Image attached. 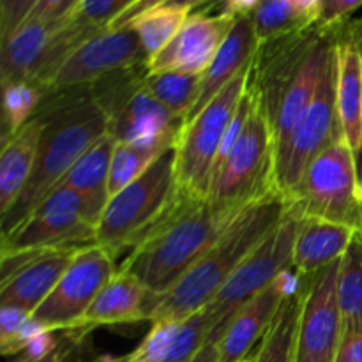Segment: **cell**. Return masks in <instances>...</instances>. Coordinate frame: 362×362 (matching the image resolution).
<instances>
[{
    "mask_svg": "<svg viewBox=\"0 0 362 362\" xmlns=\"http://www.w3.org/2000/svg\"><path fill=\"white\" fill-rule=\"evenodd\" d=\"M46 98L37 110L42 117L37 158L21 194L0 218L2 235L20 225L62 182L74 163L108 133V120L90 87L73 88V98Z\"/></svg>",
    "mask_w": 362,
    "mask_h": 362,
    "instance_id": "1",
    "label": "cell"
},
{
    "mask_svg": "<svg viewBox=\"0 0 362 362\" xmlns=\"http://www.w3.org/2000/svg\"><path fill=\"white\" fill-rule=\"evenodd\" d=\"M239 214L218 212L207 200L180 191L170 214L133 247L120 271L134 276L156 297L165 296Z\"/></svg>",
    "mask_w": 362,
    "mask_h": 362,
    "instance_id": "2",
    "label": "cell"
},
{
    "mask_svg": "<svg viewBox=\"0 0 362 362\" xmlns=\"http://www.w3.org/2000/svg\"><path fill=\"white\" fill-rule=\"evenodd\" d=\"M286 214V202L271 194L240 212L207 253L177 281L170 292L156 297L151 322L184 320L211 304L233 272Z\"/></svg>",
    "mask_w": 362,
    "mask_h": 362,
    "instance_id": "3",
    "label": "cell"
},
{
    "mask_svg": "<svg viewBox=\"0 0 362 362\" xmlns=\"http://www.w3.org/2000/svg\"><path fill=\"white\" fill-rule=\"evenodd\" d=\"M179 198L175 147H172L144 175L110 197L95 228L94 244L105 247L113 258L138 246L170 214Z\"/></svg>",
    "mask_w": 362,
    "mask_h": 362,
    "instance_id": "4",
    "label": "cell"
},
{
    "mask_svg": "<svg viewBox=\"0 0 362 362\" xmlns=\"http://www.w3.org/2000/svg\"><path fill=\"white\" fill-rule=\"evenodd\" d=\"M147 64L119 71L88 85L108 120L115 141L168 151L175 147L184 120L177 119L145 88Z\"/></svg>",
    "mask_w": 362,
    "mask_h": 362,
    "instance_id": "5",
    "label": "cell"
},
{
    "mask_svg": "<svg viewBox=\"0 0 362 362\" xmlns=\"http://www.w3.org/2000/svg\"><path fill=\"white\" fill-rule=\"evenodd\" d=\"M274 170V136L264 110L255 98L243 134L216 170L207 202L218 212L239 214L250 205L278 194Z\"/></svg>",
    "mask_w": 362,
    "mask_h": 362,
    "instance_id": "6",
    "label": "cell"
},
{
    "mask_svg": "<svg viewBox=\"0 0 362 362\" xmlns=\"http://www.w3.org/2000/svg\"><path fill=\"white\" fill-rule=\"evenodd\" d=\"M285 202L300 218L325 219L362 233L357 158L345 138L332 141L311 161Z\"/></svg>",
    "mask_w": 362,
    "mask_h": 362,
    "instance_id": "7",
    "label": "cell"
},
{
    "mask_svg": "<svg viewBox=\"0 0 362 362\" xmlns=\"http://www.w3.org/2000/svg\"><path fill=\"white\" fill-rule=\"evenodd\" d=\"M251 64L182 127L175 144V170L180 191L187 197L207 200L223 140L247 92Z\"/></svg>",
    "mask_w": 362,
    "mask_h": 362,
    "instance_id": "8",
    "label": "cell"
},
{
    "mask_svg": "<svg viewBox=\"0 0 362 362\" xmlns=\"http://www.w3.org/2000/svg\"><path fill=\"white\" fill-rule=\"evenodd\" d=\"M299 226L300 216L286 205V214L279 225L262 240L253 253L247 255L218 296L205 306L216 324L209 339L219 341L237 311L293 267V247Z\"/></svg>",
    "mask_w": 362,
    "mask_h": 362,
    "instance_id": "9",
    "label": "cell"
},
{
    "mask_svg": "<svg viewBox=\"0 0 362 362\" xmlns=\"http://www.w3.org/2000/svg\"><path fill=\"white\" fill-rule=\"evenodd\" d=\"M339 35V34H338ZM336 85H338V46L325 64L315 98L281 154L276 158V191L286 198L299 184L315 158L325 147L343 138L336 108Z\"/></svg>",
    "mask_w": 362,
    "mask_h": 362,
    "instance_id": "10",
    "label": "cell"
},
{
    "mask_svg": "<svg viewBox=\"0 0 362 362\" xmlns=\"http://www.w3.org/2000/svg\"><path fill=\"white\" fill-rule=\"evenodd\" d=\"M113 260L98 244L81 246L55 288L32 313V324L52 332L76 329L103 286L117 274Z\"/></svg>",
    "mask_w": 362,
    "mask_h": 362,
    "instance_id": "11",
    "label": "cell"
},
{
    "mask_svg": "<svg viewBox=\"0 0 362 362\" xmlns=\"http://www.w3.org/2000/svg\"><path fill=\"white\" fill-rule=\"evenodd\" d=\"M94 240L95 226L85 216L80 197L59 184L20 225L4 233L0 253L81 247Z\"/></svg>",
    "mask_w": 362,
    "mask_h": 362,
    "instance_id": "12",
    "label": "cell"
},
{
    "mask_svg": "<svg viewBox=\"0 0 362 362\" xmlns=\"http://www.w3.org/2000/svg\"><path fill=\"white\" fill-rule=\"evenodd\" d=\"M339 269L341 260H336L315 274L299 276L304 283V299L296 362H336L345 329L339 306Z\"/></svg>",
    "mask_w": 362,
    "mask_h": 362,
    "instance_id": "13",
    "label": "cell"
},
{
    "mask_svg": "<svg viewBox=\"0 0 362 362\" xmlns=\"http://www.w3.org/2000/svg\"><path fill=\"white\" fill-rule=\"evenodd\" d=\"M147 60L133 28H105L67 57L49 83L46 95L88 87L110 74L147 64Z\"/></svg>",
    "mask_w": 362,
    "mask_h": 362,
    "instance_id": "14",
    "label": "cell"
},
{
    "mask_svg": "<svg viewBox=\"0 0 362 362\" xmlns=\"http://www.w3.org/2000/svg\"><path fill=\"white\" fill-rule=\"evenodd\" d=\"M80 247L0 253V306L23 308L34 313L69 267Z\"/></svg>",
    "mask_w": 362,
    "mask_h": 362,
    "instance_id": "15",
    "label": "cell"
},
{
    "mask_svg": "<svg viewBox=\"0 0 362 362\" xmlns=\"http://www.w3.org/2000/svg\"><path fill=\"white\" fill-rule=\"evenodd\" d=\"M235 18L226 13H191L175 37L147 60L148 73L204 74Z\"/></svg>",
    "mask_w": 362,
    "mask_h": 362,
    "instance_id": "16",
    "label": "cell"
},
{
    "mask_svg": "<svg viewBox=\"0 0 362 362\" xmlns=\"http://www.w3.org/2000/svg\"><path fill=\"white\" fill-rule=\"evenodd\" d=\"M296 285L297 281H292L288 272H285L237 311L218 341L219 362H243L251 356L253 346L262 341L279 306Z\"/></svg>",
    "mask_w": 362,
    "mask_h": 362,
    "instance_id": "17",
    "label": "cell"
},
{
    "mask_svg": "<svg viewBox=\"0 0 362 362\" xmlns=\"http://www.w3.org/2000/svg\"><path fill=\"white\" fill-rule=\"evenodd\" d=\"M154 303V293L148 292L129 272L119 269L103 286L76 329L90 334V331L98 327L136 324L141 320L151 322Z\"/></svg>",
    "mask_w": 362,
    "mask_h": 362,
    "instance_id": "18",
    "label": "cell"
},
{
    "mask_svg": "<svg viewBox=\"0 0 362 362\" xmlns=\"http://www.w3.org/2000/svg\"><path fill=\"white\" fill-rule=\"evenodd\" d=\"M257 49L258 39L255 34L251 16H237L232 25V30L223 41L214 60L207 67V71L202 74L200 94L194 103V108L184 120V126L191 122L240 71L246 69L253 62Z\"/></svg>",
    "mask_w": 362,
    "mask_h": 362,
    "instance_id": "19",
    "label": "cell"
},
{
    "mask_svg": "<svg viewBox=\"0 0 362 362\" xmlns=\"http://www.w3.org/2000/svg\"><path fill=\"white\" fill-rule=\"evenodd\" d=\"M336 108L343 138L359 159L362 154V69L350 21L339 25Z\"/></svg>",
    "mask_w": 362,
    "mask_h": 362,
    "instance_id": "20",
    "label": "cell"
},
{
    "mask_svg": "<svg viewBox=\"0 0 362 362\" xmlns=\"http://www.w3.org/2000/svg\"><path fill=\"white\" fill-rule=\"evenodd\" d=\"M115 147L112 134L106 133L78 159L62 179V186L71 187L80 197L88 221L98 228L103 211L110 200V165Z\"/></svg>",
    "mask_w": 362,
    "mask_h": 362,
    "instance_id": "21",
    "label": "cell"
},
{
    "mask_svg": "<svg viewBox=\"0 0 362 362\" xmlns=\"http://www.w3.org/2000/svg\"><path fill=\"white\" fill-rule=\"evenodd\" d=\"M356 230L318 218H300L293 247V269L299 276H311L345 257Z\"/></svg>",
    "mask_w": 362,
    "mask_h": 362,
    "instance_id": "22",
    "label": "cell"
},
{
    "mask_svg": "<svg viewBox=\"0 0 362 362\" xmlns=\"http://www.w3.org/2000/svg\"><path fill=\"white\" fill-rule=\"evenodd\" d=\"M42 131V117L35 113L25 126L2 140L0 152V218L13 207L23 191L35 158Z\"/></svg>",
    "mask_w": 362,
    "mask_h": 362,
    "instance_id": "23",
    "label": "cell"
},
{
    "mask_svg": "<svg viewBox=\"0 0 362 362\" xmlns=\"http://www.w3.org/2000/svg\"><path fill=\"white\" fill-rule=\"evenodd\" d=\"M62 25L27 20L0 48V83H32L41 67L49 41Z\"/></svg>",
    "mask_w": 362,
    "mask_h": 362,
    "instance_id": "24",
    "label": "cell"
},
{
    "mask_svg": "<svg viewBox=\"0 0 362 362\" xmlns=\"http://www.w3.org/2000/svg\"><path fill=\"white\" fill-rule=\"evenodd\" d=\"M304 299V283L299 278L297 285L279 306L278 315L269 331L258 343L253 362H296L297 329Z\"/></svg>",
    "mask_w": 362,
    "mask_h": 362,
    "instance_id": "25",
    "label": "cell"
},
{
    "mask_svg": "<svg viewBox=\"0 0 362 362\" xmlns=\"http://www.w3.org/2000/svg\"><path fill=\"white\" fill-rule=\"evenodd\" d=\"M202 74L148 73L144 85L152 98L161 103L177 119L186 120L200 94Z\"/></svg>",
    "mask_w": 362,
    "mask_h": 362,
    "instance_id": "26",
    "label": "cell"
},
{
    "mask_svg": "<svg viewBox=\"0 0 362 362\" xmlns=\"http://www.w3.org/2000/svg\"><path fill=\"white\" fill-rule=\"evenodd\" d=\"M193 11L177 6H159L134 18L127 27L136 32L147 59L161 52L177 35Z\"/></svg>",
    "mask_w": 362,
    "mask_h": 362,
    "instance_id": "27",
    "label": "cell"
},
{
    "mask_svg": "<svg viewBox=\"0 0 362 362\" xmlns=\"http://www.w3.org/2000/svg\"><path fill=\"white\" fill-rule=\"evenodd\" d=\"M251 21H253L258 45L317 23L308 18L293 4V0H262L260 6L251 14Z\"/></svg>",
    "mask_w": 362,
    "mask_h": 362,
    "instance_id": "28",
    "label": "cell"
},
{
    "mask_svg": "<svg viewBox=\"0 0 362 362\" xmlns=\"http://www.w3.org/2000/svg\"><path fill=\"white\" fill-rule=\"evenodd\" d=\"M338 290L345 325L362 324V233H356L341 258Z\"/></svg>",
    "mask_w": 362,
    "mask_h": 362,
    "instance_id": "29",
    "label": "cell"
},
{
    "mask_svg": "<svg viewBox=\"0 0 362 362\" xmlns=\"http://www.w3.org/2000/svg\"><path fill=\"white\" fill-rule=\"evenodd\" d=\"M163 152L166 151L115 141L112 165H110V197H113L120 189H124L127 184H131L138 177L144 175Z\"/></svg>",
    "mask_w": 362,
    "mask_h": 362,
    "instance_id": "30",
    "label": "cell"
},
{
    "mask_svg": "<svg viewBox=\"0 0 362 362\" xmlns=\"http://www.w3.org/2000/svg\"><path fill=\"white\" fill-rule=\"evenodd\" d=\"M4 92V122H6V133L4 138L9 136L16 129L28 122L37 113L45 101V92L35 85L13 83L2 87Z\"/></svg>",
    "mask_w": 362,
    "mask_h": 362,
    "instance_id": "31",
    "label": "cell"
},
{
    "mask_svg": "<svg viewBox=\"0 0 362 362\" xmlns=\"http://www.w3.org/2000/svg\"><path fill=\"white\" fill-rule=\"evenodd\" d=\"M39 331L32 324V315L23 308L0 306V352L4 356L20 354Z\"/></svg>",
    "mask_w": 362,
    "mask_h": 362,
    "instance_id": "32",
    "label": "cell"
},
{
    "mask_svg": "<svg viewBox=\"0 0 362 362\" xmlns=\"http://www.w3.org/2000/svg\"><path fill=\"white\" fill-rule=\"evenodd\" d=\"M134 2L136 0H80L73 20L94 30H105Z\"/></svg>",
    "mask_w": 362,
    "mask_h": 362,
    "instance_id": "33",
    "label": "cell"
},
{
    "mask_svg": "<svg viewBox=\"0 0 362 362\" xmlns=\"http://www.w3.org/2000/svg\"><path fill=\"white\" fill-rule=\"evenodd\" d=\"M88 332L81 329H71V331H60L59 345L35 361L28 362H87L83 359L88 350Z\"/></svg>",
    "mask_w": 362,
    "mask_h": 362,
    "instance_id": "34",
    "label": "cell"
},
{
    "mask_svg": "<svg viewBox=\"0 0 362 362\" xmlns=\"http://www.w3.org/2000/svg\"><path fill=\"white\" fill-rule=\"evenodd\" d=\"M78 6H80V0H37L27 20L64 25L74 16Z\"/></svg>",
    "mask_w": 362,
    "mask_h": 362,
    "instance_id": "35",
    "label": "cell"
},
{
    "mask_svg": "<svg viewBox=\"0 0 362 362\" xmlns=\"http://www.w3.org/2000/svg\"><path fill=\"white\" fill-rule=\"evenodd\" d=\"M35 2L37 0H0V42L25 23Z\"/></svg>",
    "mask_w": 362,
    "mask_h": 362,
    "instance_id": "36",
    "label": "cell"
},
{
    "mask_svg": "<svg viewBox=\"0 0 362 362\" xmlns=\"http://www.w3.org/2000/svg\"><path fill=\"white\" fill-rule=\"evenodd\" d=\"M362 6V0H324L318 23L325 27H336L349 21L350 14Z\"/></svg>",
    "mask_w": 362,
    "mask_h": 362,
    "instance_id": "37",
    "label": "cell"
},
{
    "mask_svg": "<svg viewBox=\"0 0 362 362\" xmlns=\"http://www.w3.org/2000/svg\"><path fill=\"white\" fill-rule=\"evenodd\" d=\"M336 362H362V324L345 325Z\"/></svg>",
    "mask_w": 362,
    "mask_h": 362,
    "instance_id": "38",
    "label": "cell"
},
{
    "mask_svg": "<svg viewBox=\"0 0 362 362\" xmlns=\"http://www.w3.org/2000/svg\"><path fill=\"white\" fill-rule=\"evenodd\" d=\"M223 6L221 13L230 14V16H251L253 11L260 6L262 0H219Z\"/></svg>",
    "mask_w": 362,
    "mask_h": 362,
    "instance_id": "39",
    "label": "cell"
},
{
    "mask_svg": "<svg viewBox=\"0 0 362 362\" xmlns=\"http://www.w3.org/2000/svg\"><path fill=\"white\" fill-rule=\"evenodd\" d=\"M187 362H219V349H218V341H212L209 339L205 343L204 349L197 354L191 361Z\"/></svg>",
    "mask_w": 362,
    "mask_h": 362,
    "instance_id": "40",
    "label": "cell"
},
{
    "mask_svg": "<svg viewBox=\"0 0 362 362\" xmlns=\"http://www.w3.org/2000/svg\"><path fill=\"white\" fill-rule=\"evenodd\" d=\"M297 7L306 14L308 18H311L313 21L318 23V18H320V11H322V4L324 0H293Z\"/></svg>",
    "mask_w": 362,
    "mask_h": 362,
    "instance_id": "41",
    "label": "cell"
},
{
    "mask_svg": "<svg viewBox=\"0 0 362 362\" xmlns=\"http://www.w3.org/2000/svg\"><path fill=\"white\" fill-rule=\"evenodd\" d=\"M350 30H352L354 37H356V42H357V48H359L361 69H362V18H361V20L350 21Z\"/></svg>",
    "mask_w": 362,
    "mask_h": 362,
    "instance_id": "42",
    "label": "cell"
},
{
    "mask_svg": "<svg viewBox=\"0 0 362 362\" xmlns=\"http://www.w3.org/2000/svg\"><path fill=\"white\" fill-rule=\"evenodd\" d=\"M87 362H133V357H131V354H127V356H112V354H105V356H99L95 357V359Z\"/></svg>",
    "mask_w": 362,
    "mask_h": 362,
    "instance_id": "43",
    "label": "cell"
},
{
    "mask_svg": "<svg viewBox=\"0 0 362 362\" xmlns=\"http://www.w3.org/2000/svg\"><path fill=\"white\" fill-rule=\"evenodd\" d=\"M243 362H253V356H250V357H247V359H244Z\"/></svg>",
    "mask_w": 362,
    "mask_h": 362,
    "instance_id": "44",
    "label": "cell"
},
{
    "mask_svg": "<svg viewBox=\"0 0 362 362\" xmlns=\"http://www.w3.org/2000/svg\"><path fill=\"white\" fill-rule=\"evenodd\" d=\"M361 194H362V180H361Z\"/></svg>",
    "mask_w": 362,
    "mask_h": 362,
    "instance_id": "45",
    "label": "cell"
}]
</instances>
